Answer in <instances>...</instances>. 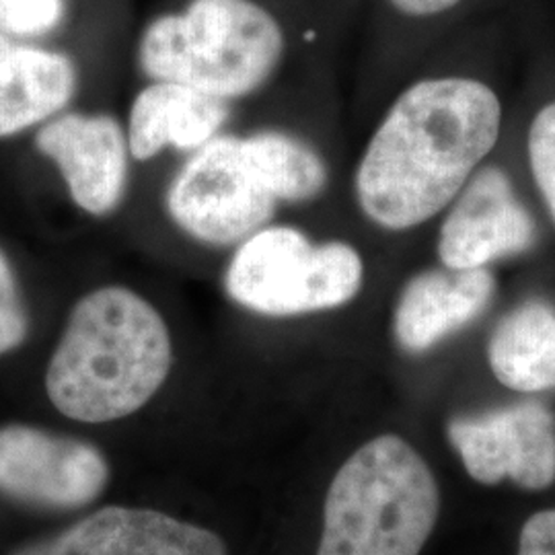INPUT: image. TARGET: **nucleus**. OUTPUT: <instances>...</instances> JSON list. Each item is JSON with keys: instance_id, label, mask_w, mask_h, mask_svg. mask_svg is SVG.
Returning <instances> with one entry per match:
<instances>
[{"instance_id": "1", "label": "nucleus", "mask_w": 555, "mask_h": 555, "mask_svg": "<svg viewBox=\"0 0 555 555\" xmlns=\"http://www.w3.org/2000/svg\"><path fill=\"white\" fill-rule=\"evenodd\" d=\"M502 107L472 79H430L405 89L358 163L364 217L408 231L440 212L496 144Z\"/></svg>"}, {"instance_id": "2", "label": "nucleus", "mask_w": 555, "mask_h": 555, "mask_svg": "<svg viewBox=\"0 0 555 555\" xmlns=\"http://www.w3.org/2000/svg\"><path fill=\"white\" fill-rule=\"evenodd\" d=\"M171 366L173 341L159 309L128 286L107 284L70 309L46 393L62 416L116 422L157 396Z\"/></svg>"}, {"instance_id": "3", "label": "nucleus", "mask_w": 555, "mask_h": 555, "mask_svg": "<svg viewBox=\"0 0 555 555\" xmlns=\"http://www.w3.org/2000/svg\"><path fill=\"white\" fill-rule=\"evenodd\" d=\"M284 56L282 27L254 0H190L151 21L137 62L149 80L178 82L229 103L258 93Z\"/></svg>"}, {"instance_id": "4", "label": "nucleus", "mask_w": 555, "mask_h": 555, "mask_svg": "<svg viewBox=\"0 0 555 555\" xmlns=\"http://www.w3.org/2000/svg\"><path fill=\"white\" fill-rule=\"evenodd\" d=\"M440 513L428 463L396 435L369 440L337 472L318 555H420Z\"/></svg>"}, {"instance_id": "5", "label": "nucleus", "mask_w": 555, "mask_h": 555, "mask_svg": "<svg viewBox=\"0 0 555 555\" xmlns=\"http://www.w3.org/2000/svg\"><path fill=\"white\" fill-rule=\"evenodd\" d=\"M362 280L352 245L315 243L297 227L268 222L233 247L222 288L243 311L284 319L339 309L357 298Z\"/></svg>"}, {"instance_id": "6", "label": "nucleus", "mask_w": 555, "mask_h": 555, "mask_svg": "<svg viewBox=\"0 0 555 555\" xmlns=\"http://www.w3.org/2000/svg\"><path fill=\"white\" fill-rule=\"evenodd\" d=\"M276 208L241 134L229 132L190 153L165 190L173 227L210 249H233L272 222Z\"/></svg>"}, {"instance_id": "7", "label": "nucleus", "mask_w": 555, "mask_h": 555, "mask_svg": "<svg viewBox=\"0 0 555 555\" xmlns=\"http://www.w3.org/2000/svg\"><path fill=\"white\" fill-rule=\"evenodd\" d=\"M109 465L100 449L27 424L0 428V494L40 511H77L103 494Z\"/></svg>"}, {"instance_id": "8", "label": "nucleus", "mask_w": 555, "mask_h": 555, "mask_svg": "<svg viewBox=\"0 0 555 555\" xmlns=\"http://www.w3.org/2000/svg\"><path fill=\"white\" fill-rule=\"evenodd\" d=\"M52 160L70 202L91 219L118 212L130 185L126 126L107 112H62L41 124L34 140Z\"/></svg>"}, {"instance_id": "9", "label": "nucleus", "mask_w": 555, "mask_h": 555, "mask_svg": "<svg viewBox=\"0 0 555 555\" xmlns=\"http://www.w3.org/2000/svg\"><path fill=\"white\" fill-rule=\"evenodd\" d=\"M449 438L467 474L483 486L508 477L525 490H545L555 481V416L543 403L453 417Z\"/></svg>"}, {"instance_id": "10", "label": "nucleus", "mask_w": 555, "mask_h": 555, "mask_svg": "<svg viewBox=\"0 0 555 555\" xmlns=\"http://www.w3.org/2000/svg\"><path fill=\"white\" fill-rule=\"evenodd\" d=\"M9 555H229L217 533L149 508L107 506Z\"/></svg>"}, {"instance_id": "11", "label": "nucleus", "mask_w": 555, "mask_h": 555, "mask_svg": "<svg viewBox=\"0 0 555 555\" xmlns=\"http://www.w3.org/2000/svg\"><path fill=\"white\" fill-rule=\"evenodd\" d=\"M535 222L518 202L508 176L486 167L444 220L438 256L449 270H474L535 245Z\"/></svg>"}, {"instance_id": "12", "label": "nucleus", "mask_w": 555, "mask_h": 555, "mask_svg": "<svg viewBox=\"0 0 555 555\" xmlns=\"http://www.w3.org/2000/svg\"><path fill=\"white\" fill-rule=\"evenodd\" d=\"M233 103L198 89L151 80L130 103L126 137L132 160L149 163L167 149L194 153L224 132Z\"/></svg>"}, {"instance_id": "13", "label": "nucleus", "mask_w": 555, "mask_h": 555, "mask_svg": "<svg viewBox=\"0 0 555 555\" xmlns=\"http://www.w3.org/2000/svg\"><path fill=\"white\" fill-rule=\"evenodd\" d=\"M496 280L486 268L428 270L397 300L393 334L401 350L422 354L476 321L492 302Z\"/></svg>"}, {"instance_id": "14", "label": "nucleus", "mask_w": 555, "mask_h": 555, "mask_svg": "<svg viewBox=\"0 0 555 555\" xmlns=\"http://www.w3.org/2000/svg\"><path fill=\"white\" fill-rule=\"evenodd\" d=\"M77 89L79 68L68 54L13 43L0 56V139L66 112Z\"/></svg>"}, {"instance_id": "15", "label": "nucleus", "mask_w": 555, "mask_h": 555, "mask_svg": "<svg viewBox=\"0 0 555 555\" xmlns=\"http://www.w3.org/2000/svg\"><path fill=\"white\" fill-rule=\"evenodd\" d=\"M488 360L508 389L555 391L554 307L545 300H527L513 309L490 337Z\"/></svg>"}, {"instance_id": "16", "label": "nucleus", "mask_w": 555, "mask_h": 555, "mask_svg": "<svg viewBox=\"0 0 555 555\" xmlns=\"http://www.w3.org/2000/svg\"><path fill=\"white\" fill-rule=\"evenodd\" d=\"M241 139L278 206L305 204L325 192L330 171L309 142L276 128L254 130Z\"/></svg>"}, {"instance_id": "17", "label": "nucleus", "mask_w": 555, "mask_h": 555, "mask_svg": "<svg viewBox=\"0 0 555 555\" xmlns=\"http://www.w3.org/2000/svg\"><path fill=\"white\" fill-rule=\"evenodd\" d=\"M29 336V311L20 278L9 256L0 249V354L21 348Z\"/></svg>"}, {"instance_id": "18", "label": "nucleus", "mask_w": 555, "mask_h": 555, "mask_svg": "<svg viewBox=\"0 0 555 555\" xmlns=\"http://www.w3.org/2000/svg\"><path fill=\"white\" fill-rule=\"evenodd\" d=\"M64 17V0H0V31L40 38Z\"/></svg>"}, {"instance_id": "19", "label": "nucleus", "mask_w": 555, "mask_h": 555, "mask_svg": "<svg viewBox=\"0 0 555 555\" xmlns=\"http://www.w3.org/2000/svg\"><path fill=\"white\" fill-rule=\"evenodd\" d=\"M529 160L537 188L555 220V103L545 105L529 132Z\"/></svg>"}, {"instance_id": "20", "label": "nucleus", "mask_w": 555, "mask_h": 555, "mask_svg": "<svg viewBox=\"0 0 555 555\" xmlns=\"http://www.w3.org/2000/svg\"><path fill=\"white\" fill-rule=\"evenodd\" d=\"M518 555H555V508L541 511L525 522Z\"/></svg>"}, {"instance_id": "21", "label": "nucleus", "mask_w": 555, "mask_h": 555, "mask_svg": "<svg viewBox=\"0 0 555 555\" xmlns=\"http://www.w3.org/2000/svg\"><path fill=\"white\" fill-rule=\"evenodd\" d=\"M461 0H391L397 11L410 17H428L442 11H449L451 7L459 4Z\"/></svg>"}, {"instance_id": "22", "label": "nucleus", "mask_w": 555, "mask_h": 555, "mask_svg": "<svg viewBox=\"0 0 555 555\" xmlns=\"http://www.w3.org/2000/svg\"><path fill=\"white\" fill-rule=\"evenodd\" d=\"M11 46H13V41L9 40V38L0 31V56H2Z\"/></svg>"}]
</instances>
